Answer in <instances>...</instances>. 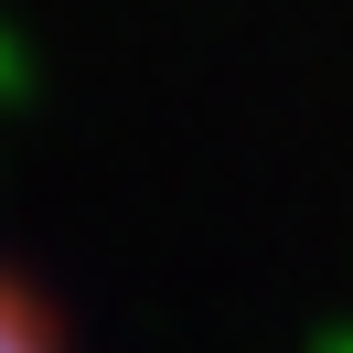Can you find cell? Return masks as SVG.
<instances>
[{"mask_svg":"<svg viewBox=\"0 0 353 353\" xmlns=\"http://www.w3.org/2000/svg\"><path fill=\"white\" fill-rule=\"evenodd\" d=\"M0 353H65L54 321H43V300H32L22 279H0Z\"/></svg>","mask_w":353,"mask_h":353,"instance_id":"obj_1","label":"cell"}]
</instances>
